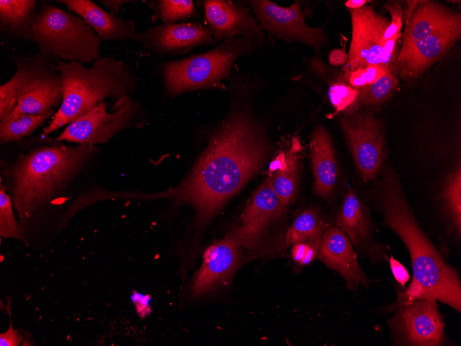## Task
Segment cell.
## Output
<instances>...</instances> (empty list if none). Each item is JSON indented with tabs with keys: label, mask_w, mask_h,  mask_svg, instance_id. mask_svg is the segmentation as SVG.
I'll return each instance as SVG.
<instances>
[{
	"label": "cell",
	"mask_w": 461,
	"mask_h": 346,
	"mask_svg": "<svg viewBox=\"0 0 461 346\" xmlns=\"http://www.w3.org/2000/svg\"><path fill=\"white\" fill-rule=\"evenodd\" d=\"M384 8L390 13L391 20L384 32L383 42L401 32L403 22V10L399 3L388 2L385 4Z\"/></svg>",
	"instance_id": "cell-34"
},
{
	"label": "cell",
	"mask_w": 461,
	"mask_h": 346,
	"mask_svg": "<svg viewBox=\"0 0 461 346\" xmlns=\"http://www.w3.org/2000/svg\"><path fill=\"white\" fill-rule=\"evenodd\" d=\"M203 4L205 20L215 41L242 36L254 46L264 43V31L248 7L227 0H206Z\"/></svg>",
	"instance_id": "cell-15"
},
{
	"label": "cell",
	"mask_w": 461,
	"mask_h": 346,
	"mask_svg": "<svg viewBox=\"0 0 461 346\" xmlns=\"http://www.w3.org/2000/svg\"><path fill=\"white\" fill-rule=\"evenodd\" d=\"M317 258L344 279L349 290L357 291L361 286L369 290L373 283L379 282L366 274L350 239L335 225L324 231Z\"/></svg>",
	"instance_id": "cell-16"
},
{
	"label": "cell",
	"mask_w": 461,
	"mask_h": 346,
	"mask_svg": "<svg viewBox=\"0 0 461 346\" xmlns=\"http://www.w3.org/2000/svg\"><path fill=\"white\" fill-rule=\"evenodd\" d=\"M104 101L100 102L69 124L55 139L78 144H103L123 130L140 128L145 123L144 110L130 95L117 100L112 113H108Z\"/></svg>",
	"instance_id": "cell-8"
},
{
	"label": "cell",
	"mask_w": 461,
	"mask_h": 346,
	"mask_svg": "<svg viewBox=\"0 0 461 346\" xmlns=\"http://www.w3.org/2000/svg\"><path fill=\"white\" fill-rule=\"evenodd\" d=\"M348 59V55L342 49H334L328 55V62L333 66H340L344 64Z\"/></svg>",
	"instance_id": "cell-40"
},
{
	"label": "cell",
	"mask_w": 461,
	"mask_h": 346,
	"mask_svg": "<svg viewBox=\"0 0 461 346\" xmlns=\"http://www.w3.org/2000/svg\"><path fill=\"white\" fill-rule=\"evenodd\" d=\"M461 25L440 30L415 42L402 52L396 62L401 76L415 78L444 56L460 38Z\"/></svg>",
	"instance_id": "cell-19"
},
{
	"label": "cell",
	"mask_w": 461,
	"mask_h": 346,
	"mask_svg": "<svg viewBox=\"0 0 461 346\" xmlns=\"http://www.w3.org/2000/svg\"><path fill=\"white\" fill-rule=\"evenodd\" d=\"M286 211L266 178L253 193L241 218V222L230 236L239 247L252 249L264 229Z\"/></svg>",
	"instance_id": "cell-18"
},
{
	"label": "cell",
	"mask_w": 461,
	"mask_h": 346,
	"mask_svg": "<svg viewBox=\"0 0 461 346\" xmlns=\"http://www.w3.org/2000/svg\"><path fill=\"white\" fill-rule=\"evenodd\" d=\"M437 302L433 297L422 296L396 306L393 316L387 320L394 343L411 346L446 345L444 317Z\"/></svg>",
	"instance_id": "cell-9"
},
{
	"label": "cell",
	"mask_w": 461,
	"mask_h": 346,
	"mask_svg": "<svg viewBox=\"0 0 461 346\" xmlns=\"http://www.w3.org/2000/svg\"><path fill=\"white\" fill-rule=\"evenodd\" d=\"M262 131L248 111L237 108L210 137L192 173L166 193L195 207L208 221L256 173L267 155Z\"/></svg>",
	"instance_id": "cell-1"
},
{
	"label": "cell",
	"mask_w": 461,
	"mask_h": 346,
	"mask_svg": "<svg viewBox=\"0 0 461 346\" xmlns=\"http://www.w3.org/2000/svg\"><path fill=\"white\" fill-rule=\"evenodd\" d=\"M104 6L107 8L110 12L117 16L121 8V6L128 2H132L126 0H101L99 1Z\"/></svg>",
	"instance_id": "cell-41"
},
{
	"label": "cell",
	"mask_w": 461,
	"mask_h": 346,
	"mask_svg": "<svg viewBox=\"0 0 461 346\" xmlns=\"http://www.w3.org/2000/svg\"><path fill=\"white\" fill-rule=\"evenodd\" d=\"M56 110L43 114H23L0 121V143L1 145L20 141L30 135L37 128L53 116Z\"/></svg>",
	"instance_id": "cell-26"
},
{
	"label": "cell",
	"mask_w": 461,
	"mask_h": 346,
	"mask_svg": "<svg viewBox=\"0 0 461 346\" xmlns=\"http://www.w3.org/2000/svg\"><path fill=\"white\" fill-rule=\"evenodd\" d=\"M63 84V99L43 135L69 124L106 98L118 100L135 93L138 77L133 68L108 55L85 67L78 61L58 60Z\"/></svg>",
	"instance_id": "cell-4"
},
{
	"label": "cell",
	"mask_w": 461,
	"mask_h": 346,
	"mask_svg": "<svg viewBox=\"0 0 461 346\" xmlns=\"http://www.w3.org/2000/svg\"><path fill=\"white\" fill-rule=\"evenodd\" d=\"M325 220L315 209L311 208L302 212L288 228L285 241L287 245L322 239L326 229Z\"/></svg>",
	"instance_id": "cell-25"
},
{
	"label": "cell",
	"mask_w": 461,
	"mask_h": 346,
	"mask_svg": "<svg viewBox=\"0 0 461 346\" xmlns=\"http://www.w3.org/2000/svg\"><path fill=\"white\" fill-rule=\"evenodd\" d=\"M253 44L237 36L224 39L215 48L189 57L157 64L164 90L172 97L214 88L229 79L232 66L241 56L253 52Z\"/></svg>",
	"instance_id": "cell-5"
},
{
	"label": "cell",
	"mask_w": 461,
	"mask_h": 346,
	"mask_svg": "<svg viewBox=\"0 0 461 346\" xmlns=\"http://www.w3.org/2000/svg\"><path fill=\"white\" fill-rule=\"evenodd\" d=\"M14 204L5 186L0 185V236L4 238H14L28 245V239L13 212Z\"/></svg>",
	"instance_id": "cell-29"
},
{
	"label": "cell",
	"mask_w": 461,
	"mask_h": 346,
	"mask_svg": "<svg viewBox=\"0 0 461 346\" xmlns=\"http://www.w3.org/2000/svg\"><path fill=\"white\" fill-rule=\"evenodd\" d=\"M406 13L402 52L419 40L440 30L461 25L460 15L433 1H412Z\"/></svg>",
	"instance_id": "cell-20"
},
{
	"label": "cell",
	"mask_w": 461,
	"mask_h": 346,
	"mask_svg": "<svg viewBox=\"0 0 461 346\" xmlns=\"http://www.w3.org/2000/svg\"><path fill=\"white\" fill-rule=\"evenodd\" d=\"M37 4L35 0H1V30L11 37L35 42L32 26Z\"/></svg>",
	"instance_id": "cell-24"
},
{
	"label": "cell",
	"mask_w": 461,
	"mask_h": 346,
	"mask_svg": "<svg viewBox=\"0 0 461 346\" xmlns=\"http://www.w3.org/2000/svg\"><path fill=\"white\" fill-rule=\"evenodd\" d=\"M359 91L342 82L332 84L328 89L331 102L337 113L351 107L357 99Z\"/></svg>",
	"instance_id": "cell-31"
},
{
	"label": "cell",
	"mask_w": 461,
	"mask_h": 346,
	"mask_svg": "<svg viewBox=\"0 0 461 346\" xmlns=\"http://www.w3.org/2000/svg\"><path fill=\"white\" fill-rule=\"evenodd\" d=\"M153 10L151 21H162L164 23H175L184 19L196 18L198 13L191 0H153L149 3Z\"/></svg>",
	"instance_id": "cell-28"
},
{
	"label": "cell",
	"mask_w": 461,
	"mask_h": 346,
	"mask_svg": "<svg viewBox=\"0 0 461 346\" xmlns=\"http://www.w3.org/2000/svg\"><path fill=\"white\" fill-rule=\"evenodd\" d=\"M364 69L366 72L367 85L371 84L380 79L381 77L385 75L389 70L386 67L377 64H370Z\"/></svg>",
	"instance_id": "cell-38"
},
{
	"label": "cell",
	"mask_w": 461,
	"mask_h": 346,
	"mask_svg": "<svg viewBox=\"0 0 461 346\" xmlns=\"http://www.w3.org/2000/svg\"><path fill=\"white\" fill-rule=\"evenodd\" d=\"M350 12L352 39L346 61L348 70L365 68L370 64L380 65L391 70L394 60L386 55L382 40L389 21L371 6H363Z\"/></svg>",
	"instance_id": "cell-10"
},
{
	"label": "cell",
	"mask_w": 461,
	"mask_h": 346,
	"mask_svg": "<svg viewBox=\"0 0 461 346\" xmlns=\"http://www.w3.org/2000/svg\"><path fill=\"white\" fill-rule=\"evenodd\" d=\"M367 2L366 0H348L345 3V6L350 10H356L364 6Z\"/></svg>",
	"instance_id": "cell-42"
},
{
	"label": "cell",
	"mask_w": 461,
	"mask_h": 346,
	"mask_svg": "<svg viewBox=\"0 0 461 346\" xmlns=\"http://www.w3.org/2000/svg\"><path fill=\"white\" fill-rule=\"evenodd\" d=\"M139 43L157 55H182L216 41L208 27L197 21L162 23L139 33Z\"/></svg>",
	"instance_id": "cell-14"
},
{
	"label": "cell",
	"mask_w": 461,
	"mask_h": 346,
	"mask_svg": "<svg viewBox=\"0 0 461 346\" xmlns=\"http://www.w3.org/2000/svg\"><path fill=\"white\" fill-rule=\"evenodd\" d=\"M335 226L349 237L353 247L373 265L388 262L389 256L374 239L369 209L352 189L342 198L336 215Z\"/></svg>",
	"instance_id": "cell-13"
},
{
	"label": "cell",
	"mask_w": 461,
	"mask_h": 346,
	"mask_svg": "<svg viewBox=\"0 0 461 346\" xmlns=\"http://www.w3.org/2000/svg\"><path fill=\"white\" fill-rule=\"evenodd\" d=\"M79 15L97 33L101 41H139V33L131 19H124L106 12L90 0H57Z\"/></svg>",
	"instance_id": "cell-21"
},
{
	"label": "cell",
	"mask_w": 461,
	"mask_h": 346,
	"mask_svg": "<svg viewBox=\"0 0 461 346\" xmlns=\"http://www.w3.org/2000/svg\"><path fill=\"white\" fill-rule=\"evenodd\" d=\"M18 95L16 81L12 76L0 86V121L8 117L17 107Z\"/></svg>",
	"instance_id": "cell-32"
},
{
	"label": "cell",
	"mask_w": 461,
	"mask_h": 346,
	"mask_svg": "<svg viewBox=\"0 0 461 346\" xmlns=\"http://www.w3.org/2000/svg\"><path fill=\"white\" fill-rule=\"evenodd\" d=\"M302 146L294 137L286 151H281L271 162L269 178L271 185L280 203L287 206L293 200L296 191L297 173Z\"/></svg>",
	"instance_id": "cell-23"
},
{
	"label": "cell",
	"mask_w": 461,
	"mask_h": 346,
	"mask_svg": "<svg viewBox=\"0 0 461 346\" xmlns=\"http://www.w3.org/2000/svg\"><path fill=\"white\" fill-rule=\"evenodd\" d=\"M240 247L228 235L205 251L203 262L194 276L191 295L199 298L227 283L242 262Z\"/></svg>",
	"instance_id": "cell-17"
},
{
	"label": "cell",
	"mask_w": 461,
	"mask_h": 346,
	"mask_svg": "<svg viewBox=\"0 0 461 346\" xmlns=\"http://www.w3.org/2000/svg\"><path fill=\"white\" fill-rule=\"evenodd\" d=\"M311 160L313 191L320 198H329L337 182V167L331 137L322 126L314 130L311 142Z\"/></svg>",
	"instance_id": "cell-22"
},
{
	"label": "cell",
	"mask_w": 461,
	"mask_h": 346,
	"mask_svg": "<svg viewBox=\"0 0 461 346\" xmlns=\"http://www.w3.org/2000/svg\"><path fill=\"white\" fill-rule=\"evenodd\" d=\"M373 204L384 225L405 245L411 260L413 277L390 310L413 298L430 296L458 313L461 311V282L458 269L451 265L418 222L401 185L394 174L384 173L373 194Z\"/></svg>",
	"instance_id": "cell-3"
},
{
	"label": "cell",
	"mask_w": 461,
	"mask_h": 346,
	"mask_svg": "<svg viewBox=\"0 0 461 346\" xmlns=\"http://www.w3.org/2000/svg\"><path fill=\"white\" fill-rule=\"evenodd\" d=\"M248 3L263 30L273 37L300 41L317 51L327 42V36L321 28H312L306 24L300 5L297 1L289 7H282L266 0H253Z\"/></svg>",
	"instance_id": "cell-11"
},
{
	"label": "cell",
	"mask_w": 461,
	"mask_h": 346,
	"mask_svg": "<svg viewBox=\"0 0 461 346\" xmlns=\"http://www.w3.org/2000/svg\"><path fill=\"white\" fill-rule=\"evenodd\" d=\"M322 239L304 241L292 245L291 256L301 266L309 265L317 257Z\"/></svg>",
	"instance_id": "cell-33"
},
{
	"label": "cell",
	"mask_w": 461,
	"mask_h": 346,
	"mask_svg": "<svg viewBox=\"0 0 461 346\" xmlns=\"http://www.w3.org/2000/svg\"><path fill=\"white\" fill-rule=\"evenodd\" d=\"M398 85V80L393 71L389 70L385 75L375 82L359 88L357 99L369 105L382 103L391 96Z\"/></svg>",
	"instance_id": "cell-30"
},
{
	"label": "cell",
	"mask_w": 461,
	"mask_h": 346,
	"mask_svg": "<svg viewBox=\"0 0 461 346\" xmlns=\"http://www.w3.org/2000/svg\"><path fill=\"white\" fill-rule=\"evenodd\" d=\"M23 146L25 151L2 167L1 175L25 233L26 228L43 220L99 148L89 144L69 146L43 135Z\"/></svg>",
	"instance_id": "cell-2"
},
{
	"label": "cell",
	"mask_w": 461,
	"mask_h": 346,
	"mask_svg": "<svg viewBox=\"0 0 461 346\" xmlns=\"http://www.w3.org/2000/svg\"><path fill=\"white\" fill-rule=\"evenodd\" d=\"M10 59L17 66L13 76L16 81L18 102L14 110L6 119L23 114H43L55 110L63 99L62 80L57 70L58 60L45 57L39 52L34 56L13 54Z\"/></svg>",
	"instance_id": "cell-7"
},
{
	"label": "cell",
	"mask_w": 461,
	"mask_h": 346,
	"mask_svg": "<svg viewBox=\"0 0 461 346\" xmlns=\"http://www.w3.org/2000/svg\"><path fill=\"white\" fill-rule=\"evenodd\" d=\"M444 211L455 238L461 236V171L458 167L447 180L442 192Z\"/></svg>",
	"instance_id": "cell-27"
},
{
	"label": "cell",
	"mask_w": 461,
	"mask_h": 346,
	"mask_svg": "<svg viewBox=\"0 0 461 346\" xmlns=\"http://www.w3.org/2000/svg\"><path fill=\"white\" fill-rule=\"evenodd\" d=\"M23 338L21 334L14 328H13L11 320L8 329L0 334L1 346H18L23 341Z\"/></svg>",
	"instance_id": "cell-36"
},
{
	"label": "cell",
	"mask_w": 461,
	"mask_h": 346,
	"mask_svg": "<svg viewBox=\"0 0 461 346\" xmlns=\"http://www.w3.org/2000/svg\"><path fill=\"white\" fill-rule=\"evenodd\" d=\"M346 74L347 75L349 84L351 86L359 89L367 85L364 68L347 70Z\"/></svg>",
	"instance_id": "cell-37"
},
{
	"label": "cell",
	"mask_w": 461,
	"mask_h": 346,
	"mask_svg": "<svg viewBox=\"0 0 461 346\" xmlns=\"http://www.w3.org/2000/svg\"><path fill=\"white\" fill-rule=\"evenodd\" d=\"M35 43L45 57L81 64L101 58V40L80 17L51 4L38 9L32 26Z\"/></svg>",
	"instance_id": "cell-6"
},
{
	"label": "cell",
	"mask_w": 461,
	"mask_h": 346,
	"mask_svg": "<svg viewBox=\"0 0 461 346\" xmlns=\"http://www.w3.org/2000/svg\"><path fill=\"white\" fill-rule=\"evenodd\" d=\"M132 299L135 305L137 311L141 316H144L150 311L148 296H143L140 294L136 293L132 296Z\"/></svg>",
	"instance_id": "cell-39"
},
{
	"label": "cell",
	"mask_w": 461,
	"mask_h": 346,
	"mask_svg": "<svg viewBox=\"0 0 461 346\" xmlns=\"http://www.w3.org/2000/svg\"><path fill=\"white\" fill-rule=\"evenodd\" d=\"M395 280L401 287L404 289L405 285L410 279L409 273L406 267L393 256L389 257L387 262Z\"/></svg>",
	"instance_id": "cell-35"
},
{
	"label": "cell",
	"mask_w": 461,
	"mask_h": 346,
	"mask_svg": "<svg viewBox=\"0 0 461 346\" xmlns=\"http://www.w3.org/2000/svg\"><path fill=\"white\" fill-rule=\"evenodd\" d=\"M340 124L355 165L364 181L378 174L384 157L380 123L366 114L341 117Z\"/></svg>",
	"instance_id": "cell-12"
}]
</instances>
